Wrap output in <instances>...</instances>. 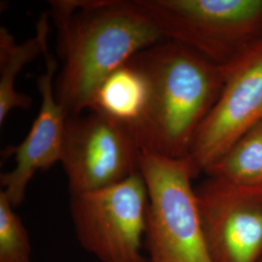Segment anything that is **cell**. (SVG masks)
<instances>
[{
    "label": "cell",
    "instance_id": "cell-1",
    "mask_svg": "<svg viewBox=\"0 0 262 262\" xmlns=\"http://www.w3.org/2000/svg\"><path fill=\"white\" fill-rule=\"evenodd\" d=\"M52 6L62 59L56 94L67 117L89 111L108 76L166 40L134 0H64Z\"/></svg>",
    "mask_w": 262,
    "mask_h": 262
},
{
    "label": "cell",
    "instance_id": "cell-2",
    "mask_svg": "<svg viewBox=\"0 0 262 262\" xmlns=\"http://www.w3.org/2000/svg\"><path fill=\"white\" fill-rule=\"evenodd\" d=\"M132 60L147 78L149 100L131 135L140 150L173 159L187 157L222 92L223 68L171 40L142 51Z\"/></svg>",
    "mask_w": 262,
    "mask_h": 262
},
{
    "label": "cell",
    "instance_id": "cell-3",
    "mask_svg": "<svg viewBox=\"0 0 262 262\" xmlns=\"http://www.w3.org/2000/svg\"><path fill=\"white\" fill-rule=\"evenodd\" d=\"M139 172L148 189L145 247L149 262H212L187 157L140 150Z\"/></svg>",
    "mask_w": 262,
    "mask_h": 262
},
{
    "label": "cell",
    "instance_id": "cell-4",
    "mask_svg": "<svg viewBox=\"0 0 262 262\" xmlns=\"http://www.w3.org/2000/svg\"><path fill=\"white\" fill-rule=\"evenodd\" d=\"M166 40L229 64L260 39L262 0H134Z\"/></svg>",
    "mask_w": 262,
    "mask_h": 262
},
{
    "label": "cell",
    "instance_id": "cell-5",
    "mask_svg": "<svg viewBox=\"0 0 262 262\" xmlns=\"http://www.w3.org/2000/svg\"><path fill=\"white\" fill-rule=\"evenodd\" d=\"M148 203L140 172L111 187L71 195L78 241L101 262H149L142 252Z\"/></svg>",
    "mask_w": 262,
    "mask_h": 262
},
{
    "label": "cell",
    "instance_id": "cell-6",
    "mask_svg": "<svg viewBox=\"0 0 262 262\" xmlns=\"http://www.w3.org/2000/svg\"><path fill=\"white\" fill-rule=\"evenodd\" d=\"M140 149L126 127L96 111L70 116L60 162L71 195L119 184L139 172Z\"/></svg>",
    "mask_w": 262,
    "mask_h": 262
},
{
    "label": "cell",
    "instance_id": "cell-7",
    "mask_svg": "<svg viewBox=\"0 0 262 262\" xmlns=\"http://www.w3.org/2000/svg\"><path fill=\"white\" fill-rule=\"evenodd\" d=\"M222 68V92L187 156L196 176L215 165L246 132L262 121V38Z\"/></svg>",
    "mask_w": 262,
    "mask_h": 262
},
{
    "label": "cell",
    "instance_id": "cell-8",
    "mask_svg": "<svg viewBox=\"0 0 262 262\" xmlns=\"http://www.w3.org/2000/svg\"><path fill=\"white\" fill-rule=\"evenodd\" d=\"M195 190L212 262H261L262 191L212 177Z\"/></svg>",
    "mask_w": 262,
    "mask_h": 262
},
{
    "label": "cell",
    "instance_id": "cell-9",
    "mask_svg": "<svg viewBox=\"0 0 262 262\" xmlns=\"http://www.w3.org/2000/svg\"><path fill=\"white\" fill-rule=\"evenodd\" d=\"M44 56L46 70L37 80L40 110L25 140L11 150L15 156V167L0 177L2 191L14 208L25 200L28 185L35 173L60 161L63 150L68 117L56 97L54 81L56 60L49 49Z\"/></svg>",
    "mask_w": 262,
    "mask_h": 262
},
{
    "label": "cell",
    "instance_id": "cell-10",
    "mask_svg": "<svg viewBox=\"0 0 262 262\" xmlns=\"http://www.w3.org/2000/svg\"><path fill=\"white\" fill-rule=\"evenodd\" d=\"M148 100L147 78L131 58L104 80L94 94L90 110L121 123L131 133L143 120Z\"/></svg>",
    "mask_w": 262,
    "mask_h": 262
},
{
    "label": "cell",
    "instance_id": "cell-11",
    "mask_svg": "<svg viewBox=\"0 0 262 262\" xmlns=\"http://www.w3.org/2000/svg\"><path fill=\"white\" fill-rule=\"evenodd\" d=\"M49 24L43 15L36 26V33L25 42L18 43L5 28H0V124L14 109H28L31 99L16 90L19 72L32 60L47 51Z\"/></svg>",
    "mask_w": 262,
    "mask_h": 262
},
{
    "label": "cell",
    "instance_id": "cell-12",
    "mask_svg": "<svg viewBox=\"0 0 262 262\" xmlns=\"http://www.w3.org/2000/svg\"><path fill=\"white\" fill-rule=\"evenodd\" d=\"M207 173L232 187L262 191V121L246 132Z\"/></svg>",
    "mask_w": 262,
    "mask_h": 262
},
{
    "label": "cell",
    "instance_id": "cell-13",
    "mask_svg": "<svg viewBox=\"0 0 262 262\" xmlns=\"http://www.w3.org/2000/svg\"><path fill=\"white\" fill-rule=\"evenodd\" d=\"M5 193L0 191V262H31L28 230Z\"/></svg>",
    "mask_w": 262,
    "mask_h": 262
},
{
    "label": "cell",
    "instance_id": "cell-14",
    "mask_svg": "<svg viewBox=\"0 0 262 262\" xmlns=\"http://www.w3.org/2000/svg\"><path fill=\"white\" fill-rule=\"evenodd\" d=\"M262 262V261H261Z\"/></svg>",
    "mask_w": 262,
    "mask_h": 262
}]
</instances>
